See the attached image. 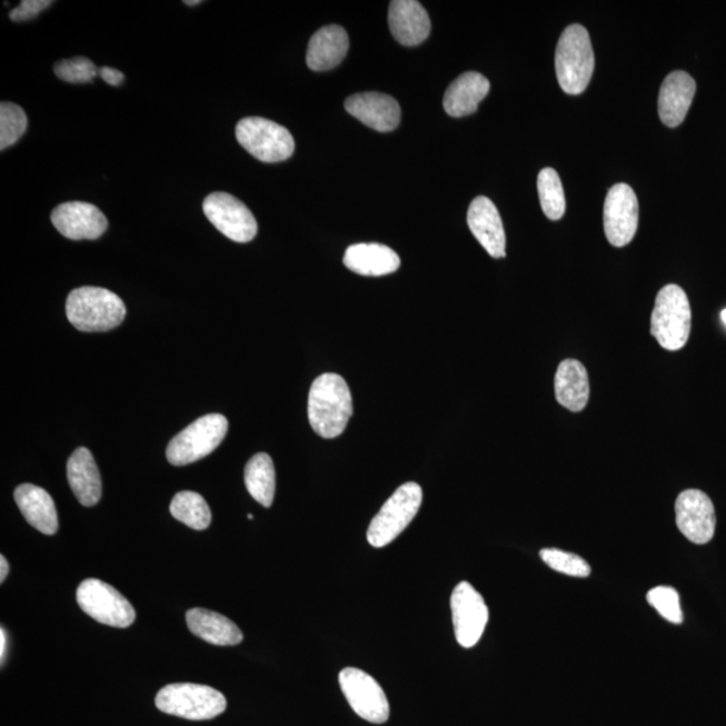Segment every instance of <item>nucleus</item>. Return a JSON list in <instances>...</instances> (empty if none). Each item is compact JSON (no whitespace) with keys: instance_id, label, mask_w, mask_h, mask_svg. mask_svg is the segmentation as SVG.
Here are the masks:
<instances>
[{"instance_id":"nucleus-18","label":"nucleus","mask_w":726,"mask_h":726,"mask_svg":"<svg viewBox=\"0 0 726 726\" xmlns=\"http://www.w3.org/2000/svg\"><path fill=\"white\" fill-rule=\"evenodd\" d=\"M696 91V81L684 70H674L667 76L662 82L658 98V112L662 123L670 128L683 125Z\"/></svg>"},{"instance_id":"nucleus-3","label":"nucleus","mask_w":726,"mask_h":726,"mask_svg":"<svg viewBox=\"0 0 726 726\" xmlns=\"http://www.w3.org/2000/svg\"><path fill=\"white\" fill-rule=\"evenodd\" d=\"M556 74L563 91L580 95L589 86L595 69V54L588 30L570 24L563 31L556 49Z\"/></svg>"},{"instance_id":"nucleus-19","label":"nucleus","mask_w":726,"mask_h":726,"mask_svg":"<svg viewBox=\"0 0 726 726\" xmlns=\"http://www.w3.org/2000/svg\"><path fill=\"white\" fill-rule=\"evenodd\" d=\"M391 36L404 47H416L427 40L430 33L428 12L416 0H395L389 8Z\"/></svg>"},{"instance_id":"nucleus-36","label":"nucleus","mask_w":726,"mask_h":726,"mask_svg":"<svg viewBox=\"0 0 726 726\" xmlns=\"http://www.w3.org/2000/svg\"><path fill=\"white\" fill-rule=\"evenodd\" d=\"M9 563L4 556H0V583H4L6 577L9 576Z\"/></svg>"},{"instance_id":"nucleus-8","label":"nucleus","mask_w":726,"mask_h":726,"mask_svg":"<svg viewBox=\"0 0 726 726\" xmlns=\"http://www.w3.org/2000/svg\"><path fill=\"white\" fill-rule=\"evenodd\" d=\"M236 138L250 156L266 163H278L292 157L291 132L265 118H247L236 127Z\"/></svg>"},{"instance_id":"nucleus-22","label":"nucleus","mask_w":726,"mask_h":726,"mask_svg":"<svg viewBox=\"0 0 726 726\" xmlns=\"http://www.w3.org/2000/svg\"><path fill=\"white\" fill-rule=\"evenodd\" d=\"M14 499L22 516L33 528L47 536L56 535L58 516L54 500L47 490L24 484L16 488Z\"/></svg>"},{"instance_id":"nucleus-7","label":"nucleus","mask_w":726,"mask_h":726,"mask_svg":"<svg viewBox=\"0 0 726 726\" xmlns=\"http://www.w3.org/2000/svg\"><path fill=\"white\" fill-rule=\"evenodd\" d=\"M422 503L420 485L408 481L397 488L372 518L368 529V543L372 548H384L394 543L412 523Z\"/></svg>"},{"instance_id":"nucleus-1","label":"nucleus","mask_w":726,"mask_h":726,"mask_svg":"<svg viewBox=\"0 0 726 726\" xmlns=\"http://www.w3.org/2000/svg\"><path fill=\"white\" fill-rule=\"evenodd\" d=\"M352 416L349 385L336 372H325L311 385L308 395V420L315 434L336 439L345 432Z\"/></svg>"},{"instance_id":"nucleus-14","label":"nucleus","mask_w":726,"mask_h":726,"mask_svg":"<svg viewBox=\"0 0 726 726\" xmlns=\"http://www.w3.org/2000/svg\"><path fill=\"white\" fill-rule=\"evenodd\" d=\"M676 523L679 531L693 544H708L716 531L715 506L705 493L685 490L676 500Z\"/></svg>"},{"instance_id":"nucleus-10","label":"nucleus","mask_w":726,"mask_h":726,"mask_svg":"<svg viewBox=\"0 0 726 726\" xmlns=\"http://www.w3.org/2000/svg\"><path fill=\"white\" fill-rule=\"evenodd\" d=\"M339 685L351 709L366 722L385 724L390 716V706L380 684L370 674L356 667H346L339 673Z\"/></svg>"},{"instance_id":"nucleus-24","label":"nucleus","mask_w":726,"mask_h":726,"mask_svg":"<svg viewBox=\"0 0 726 726\" xmlns=\"http://www.w3.org/2000/svg\"><path fill=\"white\" fill-rule=\"evenodd\" d=\"M192 634L210 645L237 646L243 640L241 629L221 614L205 608H192L186 614Z\"/></svg>"},{"instance_id":"nucleus-27","label":"nucleus","mask_w":726,"mask_h":726,"mask_svg":"<svg viewBox=\"0 0 726 726\" xmlns=\"http://www.w3.org/2000/svg\"><path fill=\"white\" fill-rule=\"evenodd\" d=\"M243 479L250 496L261 506L271 507L276 491V473L271 456L257 454L250 458Z\"/></svg>"},{"instance_id":"nucleus-13","label":"nucleus","mask_w":726,"mask_h":726,"mask_svg":"<svg viewBox=\"0 0 726 726\" xmlns=\"http://www.w3.org/2000/svg\"><path fill=\"white\" fill-rule=\"evenodd\" d=\"M455 638L465 648L478 644L488 623V607L470 583L461 581L451 595Z\"/></svg>"},{"instance_id":"nucleus-29","label":"nucleus","mask_w":726,"mask_h":726,"mask_svg":"<svg viewBox=\"0 0 726 726\" xmlns=\"http://www.w3.org/2000/svg\"><path fill=\"white\" fill-rule=\"evenodd\" d=\"M538 196L544 215L551 221L561 220L567 208L560 176L555 169L546 167L538 173Z\"/></svg>"},{"instance_id":"nucleus-26","label":"nucleus","mask_w":726,"mask_h":726,"mask_svg":"<svg viewBox=\"0 0 726 726\" xmlns=\"http://www.w3.org/2000/svg\"><path fill=\"white\" fill-rule=\"evenodd\" d=\"M488 92H490V81L484 74L467 72L448 87L442 106L452 118H463L477 112L480 101Z\"/></svg>"},{"instance_id":"nucleus-6","label":"nucleus","mask_w":726,"mask_h":726,"mask_svg":"<svg viewBox=\"0 0 726 726\" xmlns=\"http://www.w3.org/2000/svg\"><path fill=\"white\" fill-rule=\"evenodd\" d=\"M227 417L218 414L202 416L179 432L167 446L170 465L182 467L207 458L221 445L228 434Z\"/></svg>"},{"instance_id":"nucleus-5","label":"nucleus","mask_w":726,"mask_h":726,"mask_svg":"<svg viewBox=\"0 0 726 726\" xmlns=\"http://www.w3.org/2000/svg\"><path fill=\"white\" fill-rule=\"evenodd\" d=\"M156 705L167 715L203 722L222 715L227 709V698L210 686L172 684L160 689Z\"/></svg>"},{"instance_id":"nucleus-16","label":"nucleus","mask_w":726,"mask_h":726,"mask_svg":"<svg viewBox=\"0 0 726 726\" xmlns=\"http://www.w3.org/2000/svg\"><path fill=\"white\" fill-rule=\"evenodd\" d=\"M346 111L378 132L396 130L401 120V108L389 95L365 92L345 101Z\"/></svg>"},{"instance_id":"nucleus-38","label":"nucleus","mask_w":726,"mask_h":726,"mask_svg":"<svg viewBox=\"0 0 726 726\" xmlns=\"http://www.w3.org/2000/svg\"><path fill=\"white\" fill-rule=\"evenodd\" d=\"M201 3L202 2H199V0H195V2H185V4H188V6H197V4H201Z\"/></svg>"},{"instance_id":"nucleus-17","label":"nucleus","mask_w":726,"mask_h":726,"mask_svg":"<svg viewBox=\"0 0 726 726\" xmlns=\"http://www.w3.org/2000/svg\"><path fill=\"white\" fill-rule=\"evenodd\" d=\"M468 228L494 259L506 256V235L499 211L487 197H477L468 208Z\"/></svg>"},{"instance_id":"nucleus-23","label":"nucleus","mask_w":726,"mask_h":726,"mask_svg":"<svg viewBox=\"0 0 726 726\" xmlns=\"http://www.w3.org/2000/svg\"><path fill=\"white\" fill-rule=\"evenodd\" d=\"M344 265L362 276H385L400 268V257L382 243H356L347 248Z\"/></svg>"},{"instance_id":"nucleus-21","label":"nucleus","mask_w":726,"mask_h":726,"mask_svg":"<svg viewBox=\"0 0 726 726\" xmlns=\"http://www.w3.org/2000/svg\"><path fill=\"white\" fill-rule=\"evenodd\" d=\"M68 481L82 506L99 504L102 494L101 477L93 455L86 447L77 448L68 460Z\"/></svg>"},{"instance_id":"nucleus-12","label":"nucleus","mask_w":726,"mask_h":726,"mask_svg":"<svg viewBox=\"0 0 726 726\" xmlns=\"http://www.w3.org/2000/svg\"><path fill=\"white\" fill-rule=\"evenodd\" d=\"M203 213L223 236L235 242L252 241L257 235V222L246 205L228 192H213L205 198Z\"/></svg>"},{"instance_id":"nucleus-37","label":"nucleus","mask_w":726,"mask_h":726,"mask_svg":"<svg viewBox=\"0 0 726 726\" xmlns=\"http://www.w3.org/2000/svg\"><path fill=\"white\" fill-rule=\"evenodd\" d=\"M6 647H8V638H6L4 628L0 631V658H2V664L4 662Z\"/></svg>"},{"instance_id":"nucleus-28","label":"nucleus","mask_w":726,"mask_h":726,"mask_svg":"<svg viewBox=\"0 0 726 726\" xmlns=\"http://www.w3.org/2000/svg\"><path fill=\"white\" fill-rule=\"evenodd\" d=\"M170 513L179 523L195 530L208 529L211 524L207 500L195 491L178 493L171 500Z\"/></svg>"},{"instance_id":"nucleus-39","label":"nucleus","mask_w":726,"mask_h":726,"mask_svg":"<svg viewBox=\"0 0 726 726\" xmlns=\"http://www.w3.org/2000/svg\"><path fill=\"white\" fill-rule=\"evenodd\" d=\"M722 320H723V324L726 326V308H725V310L722 312Z\"/></svg>"},{"instance_id":"nucleus-20","label":"nucleus","mask_w":726,"mask_h":726,"mask_svg":"<svg viewBox=\"0 0 726 726\" xmlns=\"http://www.w3.org/2000/svg\"><path fill=\"white\" fill-rule=\"evenodd\" d=\"M350 41L347 31L340 26L331 24L319 29L308 43L306 62L314 72H326L337 68L349 51Z\"/></svg>"},{"instance_id":"nucleus-33","label":"nucleus","mask_w":726,"mask_h":726,"mask_svg":"<svg viewBox=\"0 0 726 726\" xmlns=\"http://www.w3.org/2000/svg\"><path fill=\"white\" fill-rule=\"evenodd\" d=\"M58 79L70 83L91 82L99 74V69L87 57H74L58 61L54 67Z\"/></svg>"},{"instance_id":"nucleus-34","label":"nucleus","mask_w":726,"mask_h":726,"mask_svg":"<svg viewBox=\"0 0 726 726\" xmlns=\"http://www.w3.org/2000/svg\"><path fill=\"white\" fill-rule=\"evenodd\" d=\"M51 4L53 2H49V0H23L18 8L10 12V19L14 22L30 21Z\"/></svg>"},{"instance_id":"nucleus-2","label":"nucleus","mask_w":726,"mask_h":726,"mask_svg":"<svg viewBox=\"0 0 726 726\" xmlns=\"http://www.w3.org/2000/svg\"><path fill=\"white\" fill-rule=\"evenodd\" d=\"M125 301L109 289L80 287L69 294L67 317L82 332H106L123 324Z\"/></svg>"},{"instance_id":"nucleus-25","label":"nucleus","mask_w":726,"mask_h":726,"mask_svg":"<svg viewBox=\"0 0 726 726\" xmlns=\"http://www.w3.org/2000/svg\"><path fill=\"white\" fill-rule=\"evenodd\" d=\"M556 400L570 412H581L589 400V378L586 366L576 359H565L555 378Z\"/></svg>"},{"instance_id":"nucleus-4","label":"nucleus","mask_w":726,"mask_h":726,"mask_svg":"<svg viewBox=\"0 0 726 726\" xmlns=\"http://www.w3.org/2000/svg\"><path fill=\"white\" fill-rule=\"evenodd\" d=\"M692 310L689 299L677 285L665 286L655 299L652 336L665 350L678 351L689 340Z\"/></svg>"},{"instance_id":"nucleus-32","label":"nucleus","mask_w":726,"mask_h":726,"mask_svg":"<svg viewBox=\"0 0 726 726\" xmlns=\"http://www.w3.org/2000/svg\"><path fill=\"white\" fill-rule=\"evenodd\" d=\"M647 601L653 608L657 609L662 618L674 623V625H680L684 621L679 595L676 589L665 586L653 588L647 594Z\"/></svg>"},{"instance_id":"nucleus-9","label":"nucleus","mask_w":726,"mask_h":726,"mask_svg":"<svg viewBox=\"0 0 726 726\" xmlns=\"http://www.w3.org/2000/svg\"><path fill=\"white\" fill-rule=\"evenodd\" d=\"M77 603L83 613L101 625L127 628L137 619L131 603L109 584L87 578L77 589Z\"/></svg>"},{"instance_id":"nucleus-15","label":"nucleus","mask_w":726,"mask_h":726,"mask_svg":"<svg viewBox=\"0 0 726 726\" xmlns=\"http://www.w3.org/2000/svg\"><path fill=\"white\" fill-rule=\"evenodd\" d=\"M51 222L69 240H98L106 233L108 220L99 208L88 202H67L51 213Z\"/></svg>"},{"instance_id":"nucleus-35","label":"nucleus","mask_w":726,"mask_h":726,"mask_svg":"<svg viewBox=\"0 0 726 726\" xmlns=\"http://www.w3.org/2000/svg\"><path fill=\"white\" fill-rule=\"evenodd\" d=\"M99 74L101 76L102 80L109 83V86L113 87L121 86L126 79L125 74L121 73L120 70L108 67L99 69Z\"/></svg>"},{"instance_id":"nucleus-30","label":"nucleus","mask_w":726,"mask_h":726,"mask_svg":"<svg viewBox=\"0 0 726 726\" xmlns=\"http://www.w3.org/2000/svg\"><path fill=\"white\" fill-rule=\"evenodd\" d=\"M28 130V116L14 102L3 101L0 105V150L14 146Z\"/></svg>"},{"instance_id":"nucleus-11","label":"nucleus","mask_w":726,"mask_h":726,"mask_svg":"<svg viewBox=\"0 0 726 726\" xmlns=\"http://www.w3.org/2000/svg\"><path fill=\"white\" fill-rule=\"evenodd\" d=\"M639 223V202L631 186L618 183L609 189L604 202V231L616 248L634 240Z\"/></svg>"},{"instance_id":"nucleus-31","label":"nucleus","mask_w":726,"mask_h":726,"mask_svg":"<svg viewBox=\"0 0 726 726\" xmlns=\"http://www.w3.org/2000/svg\"><path fill=\"white\" fill-rule=\"evenodd\" d=\"M543 561L551 569L571 577H588L590 575L589 564L583 557L568 554L560 549H543L539 551Z\"/></svg>"}]
</instances>
